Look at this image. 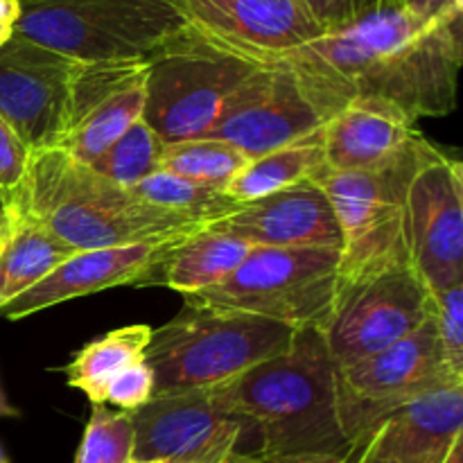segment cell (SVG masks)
<instances>
[{"mask_svg": "<svg viewBox=\"0 0 463 463\" xmlns=\"http://www.w3.org/2000/svg\"><path fill=\"white\" fill-rule=\"evenodd\" d=\"M423 136L402 109L383 99L355 98L324 127L326 167L380 172L410 156Z\"/></svg>", "mask_w": 463, "mask_h": 463, "instance_id": "19", "label": "cell"}, {"mask_svg": "<svg viewBox=\"0 0 463 463\" xmlns=\"http://www.w3.org/2000/svg\"><path fill=\"white\" fill-rule=\"evenodd\" d=\"M432 315V294L411 267H393L339 285L324 342L337 366L384 351L419 330Z\"/></svg>", "mask_w": 463, "mask_h": 463, "instance_id": "10", "label": "cell"}, {"mask_svg": "<svg viewBox=\"0 0 463 463\" xmlns=\"http://www.w3.org/2000/svg\"><path fill=\"white\" fill-rule=\"evenodd\" d=\"M301 5L324 34L342 30L378 9V0H301Z\"/></svg>", "mask_w": 463, "mask_h": 463, "instance_id": "32", "label": "cell"}, {"mask_svg": "<svg viewBox=\"0 0 463 463\" xmlns=\"http://www.w3.org/2000/svg\"><path fill=\"white\" fill-rule=\"evenodd\" d=\"M134 463H222L229 455H251L247 425L206 392L154 396L129 411Z\"/></svg>", "mask_w": 463, "mask_h": 463, "instance_id": "12", "label": "cell"}, {"mask_svg": "<svg viewBox=\"0 0 463 463\" xmlns=\"http://www.w3.org/2000/svg\"><path fill=\"white\" fill-rule=\"evenodd\" d=\"M18 3H21V5L23 3H36V0H18Z\"/></svg>", "mask_w": 463, "mask_h": 463, "instance_id": "42", "label": "cell"}, {"mask_svg": "<svg viewBox=\"0 0 463 463\" xmlns=\"http://www.w3.org/2000/svg\"><path fill=\"white\" fill-rule=\"evenodd\" d=\"M208 229L235 235L251 247L333 249L342 251V231L328 197L315 179L240 203Z\"/></svg>", "mask_w": 463, "mask_h": 463, "instance_id": "18", "label": "cell"}, {"mask_svg": "<svg viewBox=\"0 0 463 463\" xmlns=\"http://www.w3.org/2000/svg\"><path fill=\"white\" fill-rule=\"evenodd\" d=\"M5 235H7V233H5ZM5 235H0V242H3V238H5Z\"/></svg>", "mask_w": 463, "mask_h": 463, "instance_id": "44", "label": "cell"}, {"mask_svg": "<svg viewBox=\"0 0 463 463\" xmlns=\"http://www.w3.org/2000/svg\"><path fill=\"white\" fill-rule=\"evenodd\" d=\"M80 61L14 34L0 45V116L30 152L59 147Z\"/></svg>", "mask_w": 463, "mask_h": 463, "instance_id": "14", "label": "cell"}, {"mask_svg": "<svg viewBox=\"0 0 463 463\" xmlns=\"http://www.w3.org/2000/svg\"><path fill=\"white\" fill-rule=\"evenodd\" d=\"M294 335L265 317L184 303L175 319L152 330L145 351L154 396L222 387L289 348Z\"/></svg>", "mask_w": 463, "mask_h": 463, "instance_id": "4", "label": "cell"}, {"mask_svg": "<svg viewBox=\"0 0 463 463\" xmlns=\"http://www.w3.org/2000/svg\"><path fill=\"white\" fill-rule=\"evenodd\" d=\"M407 242L425 288L463 283V167L434 147L407 190Z\"/></svg>", "mask_w": 463, "mask_h": 463, "instance_id": "13", "label": "cell"}, {"mask_svg": "<svg viewBox=\"0 0 463 463\" xmlns=\"http://www.w3.org/2000/svg\"><path fill=\"white\" fill-rule=\"evenodd\" d=\"M134 428L129 411L93 405L75 463H131Z\"/></svg>", "mask_w": 463, "mask_h": 463, "instance_id": "28", "label": "cell"}, {"mask_svg": "<svg viewBox=\"0 0 463 463\" xmlns=\"http://www.w3.org/2000/svg\"><path fill=\"white\" fill-rule=\"evenodd\" d=\"M152 330L145 324L122 326L86 344L66 366L68 384L89 396L93 405H107V389L111 380L136 362L145 360Z\"/></svg>", "mask_w": 463, "mask_h": 463, "instance_id": "23", "label": "cell"}, {"mask_svg": "<svg viewBox=\"0 0 463 463\" xmlns=\"http://www.w3.org/2000/svg\"><path fill=\"white\" fill-rule=\"evenodd\" d=\"M18 16H21L18 0H0V45H5L14 36Z\"/></svg>", "mask_w": 463, "mask_h": 463, "instance_id": "34", "label": "cell"}, {"mask_svg": "<svg viewBox=\"0 0 463 463\" xmlns=\"http://www.w3.org/2000/svg\"><path fill=\"white\" fill-rule=\"evenodd\" d=\"M446 457H428V459H414V461H405V463H443Z\"/></svg>", "mask_w": 463, "mask_h": 463, "instance_id": "40", "label": "cell"}, {"mask_svg": "<svg viewBox=\"0 0 463 463\" xmlns=\"http://www.w3.org/2000/svg\"><path fill=\"white\" fill-rule=\"evenodd\" d=\"M258 66L185 25L147 59L143 122L165 145L203 138Z\"/></svg>", "mask_w": 463, "mask_h": 463, "instance_id": "7", "label": "cell"}, {"mask_svg": "<svg viewBox=\"0 0 463 463\" xmlns=\"http://www.w3.org/2000/svg\"><path fill=\"white\" fill-rule=\"evenodd\" d=\"M251 158L233 145L215 138H190L167 143L161 170L203 188L224 190L249 165Z\"/></svg>", "mask_w": 463, "mask_h": 463, "instance_id": "25", "label": "cell"}, {"mask_svg": "<svg viewBox=\"0 0 463 463\" xmlns=\"http://www.w3.org/2000/svg\"><path fill=\"white\" fill-rule=\"evenodd\" d=\"M432 145H419L410 156L380 172H337L321 167L312 179L328 197L342 231L339 285L410 265L407 190Z\"/></svg>", "mask_w": 463, "mask_h": 463, "instance_id": "6", "label": "cell"}, {"mask_svg": "<svg viewBox=\"0 0 463 463\" xmlns=\"http://www.w3.org/2000/svg\"><path fill=\"white\" fill-rule=\"evenodd\" d=\"M25 213L75 251L127 247L203 229L111 184L66 149L30 152L14 215Z\"/></svg>", "mask_w": 463, "mask_h": 463, "instance_id": "3", "label": "cell"}, {"mask_svg": "<svg viewBox=\"0 0 463 463\" xmlns=\"http://www.w3.org/2000/svg\"><path fill=\"white\" fill-rule=\"evenodd\" d=\"M324 165L326 152L324 129H321L265 156L251 158L249 165L231 181L226 194L238 203L253 202L312 179Z\"/></svg>", "mask_w": 463, "mask_h": 463, "instance_id": "24", "label": "cell"}, {"mask_svg": "<svg viewBox=\"0 0 463 463\" xmlns=\"http://www.w3.org/2000/svg\"><path fill=\"white\" fill-rule=\"evenodd\" d=\"M16 416H18V410L7 401L3 387H0V419H16Z\"/></svg>", "mask_w": 463, "mask_h": 463, "instance_id": "37", "label": "cell"}, {"mask_svg": "<svg viewBox=\"0 0 463 463\" xmlns=\"http://www.w3.org/2000/svg\"><path fill=\"white\" fill-rule=\"evenodd\" d=\"M339 459H342V457L321 455V457H288V459H279L271 463H339Z\"/></svg>", "mask_w": 463, "mask_h": 463, "instance_id": "36", "label": "cell"}, {"mask_svg": "<svg viewBox=\"0 0 463 463\" xmlns=\"http://www.w3.org/2000/svg\"><path fill=\"white\" fill-rule=\"evenodd\" d=\"M7 231H9V229H0V235H5V233H7Z\"/></svg>", "mask_w": 463, "mask_h": 463, "instance_id": "43", "label": "cell"}, {"mask_svg": "<svg viewBox=\"0 0 463 463\" xmlns=\"http://www.w3.org/2000/svg\"><path fill=\"white\" fill-rule=\"evenodd\" d=\"M190 233H194V231H190ZM190 233L127 244V247L75 251L52 274L45 276L41 283H36L34 288H30L21 297L0 307V315L16 321L59 306L63 301L107 292V289L120 288V285L147 288L154 265L161 258H165Z\"/></svg>", "mask_w": 463, "mask_h": 463, "instance_id": "17", "label": "cell"}, {"mask_svg": "<svg viewBox=\"0 0 463 463\" xmlns=\"http://www.w3.org/2000/svg\"><path fill=\"white\" fill-rule=\"evenodd\" d=\"M430 294H432L434 330L443 355L448 366L457 375H463V283L430 289Z\"/></svg>", "mask_w": 463, "mask_h": 463, "instance_id": "29", "label": "cell"}, {"mask_svg": "<svg viewBox=\"0 0 463 463\" xmlns=\"http://www.w3.org/2000/svg\"><path fill=\"white\" fill-rule=\"evenodd\" d=\"M75 249L57 238L41 222L16 213L0 242V307L52 274Z\"/></svg>", "mask_w": 463, "mask_h": 463, "instance_id": "22", "label": "cell"}, {"mask_svg": "<svg viewBox=\"0 0 463 463\" xmlns=\"http://www.w3.org/2000/svg\"><path fill=\"white\" fill-rule=\"evenodd\" d=\"M27 161H30V149L0 116V190L12 199V206L16 203L25 181Z\"/></svg>", "mask_w": 463, "mask_h": 463, "instance_id": "30", "label": "cell"}, {"mask_svg": "<svg viewBox=\"0 0 463 463\" xmlns=\"http://www.w3.org/2000/svg\"><path fill=\"white\" fill-rule=\"evenodd\" d=\"M185 25L176 0H36L14 34L80 63L147 61Z\"/></svg>", "mask_w": 463, "mask_h": 463, "instance_id": "5", "label": "cell"}, {"mask_svg": "<svg viewBox=\"0 0 463 463\" xmlns=\"http://www.w3.org/2000/svg\"><path fill=\"white\" fill-rule=\"evenodd\" d=\"M188 25L267 66L324 34L301 0H176Z\"/></svg>", "mask_w": 463, "mask_h": 463, "instance_id": "16", "label": "cell"}, {"mask_svg": "<svg viewBox=\"0 0 463 463\" xmlns=\"http://www.w3.org/2000/svg\"><path fill=\"white\" fill-rule=\"evenodd\" d=\"M147 61L80 63L71 81L59 147L93 165L127 129L143 120Z\"/></svg>", "mask_w": 463, "mask_h": 463, "instance_id": "15", "label": "cell"}, {"mask_svg": "<svg viewBox=\"0 0 463 463\" xmlns=\"http://www.w3.org/2000/svg\"><path fill=\"white\" fill-rule=\"evenodd\" d=\"M131 463H134V461H131ZM154 463H161V461H154Z\"/></svg>", "mask_w": 463, "mask_h": 463, "instance_id": "45", "label": "cell"}, {"mask_svg": "<svg viewBox=\"0 0 463 463\" xmlns=\"http://www.w3.org/2000/svg\"><path fill=\"white\" fill-rule=\"evenodd\" d=\"M131 193L136 197L145 199L147 203H152V206L179 213V215L203 226L213 224L217 220H224L231 213L238 211L240 206L224 190L203 188V185L190 184V181L163 170L140 181L136 188H131Z\"/></svg>", "mask_w": 463, "mask_h": 463, "instance_id": "26", "label": "cell"}, {"mask_svg": "<svg viewBox=\"0 0 463 463\" xmlns=\"http://www.w3.org/2000/svg\"><path fill=\"white\" fill-rule=\"evenodd\" d=\"M459 384L463 375L448 366L430 315L401 342L360 362L337 366V414L344 437L351 443L407 402Z\"/></svg>", "mask_w": 463, "mask_h": 463, "instance_id": "9", "label": "cell"}, {"mask_svg": "<svg viewBox=\"0 0 463 463\" xmlns=\"http://www.w3.org/2000/svg\"><path fill=\"white\" fill-rule=\"evenodd\" d=\"M0 463H7V459H5V452H3V448H0Z\"/></svg>", "mask_w": 463, "mask_h": 463, "instance_id": "41", "label": "cell"}, {"mask_svg": "<svg viewBox=\"0 0 463 463\" xmlns=\"http://www.w3.org/2000/svg\"><path fill=\"white\" fill-rule=\"evenodd\" d=\"M337 283L339 251L253 247L229 279L184 303L247 312L294 330H324Z\"/></svg>", "mask_w": 463, "mask_h": 463, "instance_id": "8", "label": "cell"}, {"mask_svg": "<svg viewBox=\"0 0 463 463\" xmlns=\"http://www.w3.org/2000/svg\"><path fill=\"white\" fill-rule=\"evenodd\" d=\"M222 463H265L262 459H258V457H249V455H238V452H233V455L226 457Z\"/></svg>", "mask_w": 463, "mask_h": 463, "instance_id": "39", "label": "cell"}, {"mask_svg": "<svg viewBox=\"0 0 463 463\" xmlns=\"http://www.w3.org/2000/svg\"><path fill=\"white\" fill-rule=\"evenodd\" d=\"M380 7H401L416 14L425 21H443V18L461 16L463 9L457 7L455 0H378Z\"/></svg>", "mask_w": 463, "mask_h": 463, "instance_id": "33", "label": "cell"}, {"mask_svg": "<svg viewBox=\"0 0 463 463\" xmlns=\"http://www.w3.org/2000/svg\"><path fill=\"white\" fill-rule=\"evenodd\" d=\"M463 437V384L430 392L373 428L375 463H405L428 457H446Z\"/></svg>", "mask_w": 463, "mask_h": 463, "instance_id": "20", "label": "cell"}, {"mask_svg": "<svg viewBox=\"0 0 463 463\" xmlns=\"http://www.w3.org/2000/svg\"><path fill=\"white\" fill-rule=\"evenodd\" d=\"M163 149H165V143L158 138L156 131L138 120L90 167L111 184L131 190L140 181L161 170Z\"/></svg>", "mask_w": 463, "mask_h": 463, "instance_id": "27", "label": "cell"}, {"mask_svg": "<svg viewBox=\"0 0 463 463\" xmlns=\"http://www.w3.org/2000/svg\"><path fill=\"white\" fill-rule=\"evenodd\" d=\"M461 16L425 21L407 9L380 7L279 61L301 77L330 118L355 98L383 99L411 120L441 118L457 107Z\"/></svg>", "mask_w": 463, "mask_h": 463, "instance_id": "1", "label": "cell"}, {"mask_svg": "<svg viewBox=\"0 0 463 463\" xmlns=\"http://www.w3.org/2000/svg\"><path fill=\"white\" fill-rule=\"evenodd\" d=\"M251 249L235 235L203 226L154 265L147 285H165L181 297H193L229 279Z\"/></svg>", "mask_w": 463, "mask_h": 463, "instance_id": "21", "label": "cell"}, {"mask_svg": "<svg viewBox=\"0 0 463 463\" xmlns=\"http://www.w3.org/2000/svg\"><path fill=\"white\" fill-rule=\"evenodd\" d=\"M211 393L247 425L251 455L265 463L348 450L337 414V364L321 330H297L289 348Z\"/></svg>", "mask_w": 463, "mask_h": 463, "instance_id": "2", "label": "cell"}, {"mask_svg": "<svg viewBox=\"0 0 463 463\" xmlns=\"http://www.w3.org/2000/svg\"><path fill=\"white\" fill-rule=\"evenodd\" d=\"M443 463H463V437H459L455 443H452V448L448 450Z\"/></svg>", "mask_w": 463, "mask_h": 463, "instance_id": "38", "label": "cell"}, {"mask_svg": "<svg viewBox=\"0 0 463 463\" xmlns=\"http://www.w3.org/2000/svg\"><path fill=\"white\" fill-rule=\"evenodd\" d=\"M14 220V206L12 199L0 190V229H9Z\"/></svg>", "mask_w": 463, "mask_h": 463, "instance_id": "35", "label": "cell"}, {"mask_svg": "<svg viewBox=\"0 0 463 463\" xmlns=\"http://www.w3.org/2000/svg\"><path fill=\"white\" fill-rule=\"evenodd\" d=\"M330 120L301 77L283 61L258 66L222 107L203 138L224 140L249 158L307 138Z\"/></svg>", "mask_w": 463, "mask_h": 463, "instance_id": "11", "label": "cell"}, {"mask_svg": "<svg viewBox=\"0 0 463 463\" xmlns=\"http://www.w3.org/2000/svg\"><path fill=\"white\" fill-rule=\"evenodd\" d=\"M154 398V373L147 364L136 362L111 380L107 389V402L116 405L120 411H134L147 405Z\"/></svg>", "mask_w": 463, "mask_h": 463, "instance_id": "31", "label": "cell"}]
</instances>
